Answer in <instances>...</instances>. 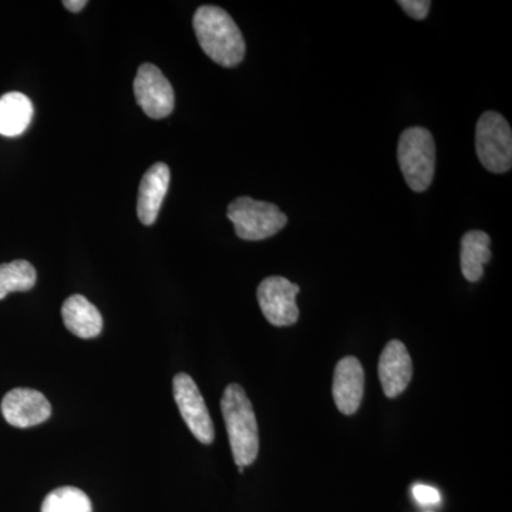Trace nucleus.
I'll list each match as a JSON object with an SVG mask.
<instances>
[{
    "label": "nucleus",
    "mask_w": 512,
    "mask_h": 512,
    "mask_svg": "<svg viewBox=\"0 0 512 512\" xmlns=\"http://www.w3.org/2000/svg\"><path fill=\"white\" fill-rule=\"evenodd\" d=\"M194 32L205 55L222 67H237L244 60V36L234 19L218 6L205 5L195 12Z\"/></svg>",
    "instance_id": "f257e3e1"
},
{
    "label": "nucleus",
    "mask_w": 512,
    "mask_h": 512,
    "mask_svg": "<svg viewBox=\"0 0 512 512\" xmlns=\"http://www.w3.org/2000/svg\"><path fill=\"white\" fill-rule=\"evenodd\" d=\"M134 94H136L138 106L150 119H165L173 113L175 106L173 86L154 64L146 63L140 66L134 80Z\"/></svg>",
    "instance_id": "6e6552de"
},
{
    "label": "nucleus",
    "mask_w": 512,
    "mask_h": 512,
    "mask_svg": "<svg viewBox=\"0 0 512 512\" xmlns=\"http://www.w3.org/2000/svg\"><path fill=\"white\" fill-rule=\"evenodd\" d=\"M491 238L484 231H468L461 239V271L468 282H478L484 275V266L490 262Z\"/></svg>",
    "instance_id": "4468645a"
},
{
    "label": "nucleus",
    "mask_w": 512,
    "mask_h": 512,
    "mask_svg": "<svg viewBox=\"0 0 512 512\" xmlns=\"http://www.w3.org/2000/svg\"><path fill=\"white\" fill-rule=\"evenodd\" d=\"M332 390L340 413L352 416L359 410L365 393V372L356 357H343L336 365Z\"/></svg>",
    "instance_id": "9d476101"
},
{
    "label": "nucleus",
    "mask_w": 512,
    "mask_h": 512,
    "mask_svg": "<svg viewBox=\"0 0 512 512\" xmlns=\"http://www.w3.org/2000/svg\"><path fill=\"white\" fill-rule=\"evenodd\" d=\"M62 318L67 330L82 339H93L103 330V318L83 295H73L63 303Z\"/></svg>",
    "instance_id": "ddd939ff"
},
{
    "label": "nucleus",
    "mask_w": 512,
    "mask_h": 512,
    "mask_svg": "<svg viewBox=\"0 0 512 512\" xmlns=\"http://www.w3.org/2000/svg\"><path fill=\"white\" fill-rule=\"evenodd\" d=\"M174 399L181 416L195 439L212 444L215 439L214 423L197 383L187 373H178L173 380Z\"/></svg>",
    "instance_id": "423d86ee"
},
{
    "label": "nucleus",
    "mask_w": 512,
    "mask_h": 512,
    "mask_svg": "<svg viewBox=\"0 0 512 512\" xmlns=\"http://www.w3.org/2000/svg\"><path fill=\"white\" fill-rule=\"evenodd\" d=\"M63 6L70 12L77 13L86 8V0H63Z\"/></svg>",
    "instance_id": "aec40b11"
},
{
    "label": "nucleus",
    "mask_w": 512,
    "mask_h": 512,
    "mask_svg": "<svg viewBox=\"0 0 512 512\" xmlns=\"http://www.w3.org/2000/svg\"><path fill=\"white\" fill-rule=\"evenodd\" d=\"M413 362L404 343L392 340L387 343L379 360V379L383 392L389 399L402 394L412 382Z\"/></svg>",
    "instance_id": "9b49d317"
},
{
    "label": "nucleus",
    "mask_w": 512,
    "mask_h": 512,
    "mask_svg": "<svg viewBox=\"0 0 512 512\" xmlns=\"http://www.w3.org/2000/svg\"><path fill=\"white\" fill-rule=\"evenodd\" d=\"M476 148L485 170L504 174L512 165V131L508 121L495 111H485L476 127Z\"/></svg>",
    "instance_id": "39448f33"
},
{
    "label": "nucleus",
    "mask_w": 512,
    "mask_h": 512,
    "mask_svg": "<svg viewBox=\"0 0 512 512\" xmlns=\"http://www.w3.org/2000/svg\"><path fill=\"white\" fill-rule=\"evenodd\" d=\"M170 168L157 163L148 168L138 188L137 215L141 224L153 225L160 214L161 205L170 185Z\"/></svg>",
    "instance_id": "f8f14e48"
},
{
    "label": "nucleus",
    "mask_w": 512,
    "mask_h": 512,
    "mask_svg": "<svg viewBox=\"0 0 512 512\" xmlns=\"http://www.w3.org/2000/svg\"><path fill=\"white\" fill-rule=\"evenodd\" d=\"M35 266L28 261H13L0 265V301L10 292L30 291L36 285Z\"/></svg>",
    "instance_id": "dca6fc26"
},
{
    "label": "nucleus",
    "mask_w": 512,
    "mask_h": 512,
    "mask_svg": "<svg viewBox=\"0 0 512 512\" xmlns=\"http://www.w3.org/2000/svg\"><path fill=\"white\" fill-rule=\"evenodd\" d=\"M33 104L25 94L12 92L0 97V136L18 137L32 123Z\"/></svg>",
    "instance_id": "2eb2a0df"
},
{
    "label": "nucleus",
    "mask_w": 512,
    "mask_h": 512,
    "mask_svg": "<svg viewBox=\"0 0 512 512\" xmlns=\"http://www.w3.org/2000/svg\"><path fill=\"white\" fill-rule=\"evenodd\" d=\"M400 170L414 192H424L433 183L436 173V143L427 128H407L397 147Z\"/></svg>",
    "instance_id": "7ed1b4c3"
},
{
    "label": "nucleus",
    "mask_w": 512,
    "mask_h": 512,
    "mask_svg": "<svg viewBox=\"0 0 512 512\" xmlns=\"http://www.w3.org/2000/svg\"><path fill=\"white\" fill-rule=\"evenodd\" d=\"M413 495L417 503L421 505H436L440 503L441 495L439 490H436L430 485L416 484L413 487Z\"/></svg>",
    "instance_id": "6ab92c4d"
},
{
    "label": "nucleus",
    "mask_w": 512,
    "mask_h": 512,
    "mask_svg": "<svg viewBox=\"0 0 512 512\" xmlns=\"http://www.w3.org/2000/svg\"><path fill=\"white\" fill-rule=\"evenodd\" d=\"M2 414L10 426L29 429L52 416V406L42 393L32 389L10 390L2 400Z\"/></svg>",
    "instance_id": "1a4fd4ad"
},
{
    "label": "nucleus",
    "mask_w": 512,
    "mask_h": 512,
    "mask_svg": "<svg viewBox=\"0 0 512 512\" xmlns=\"http://www.w3.org/2000/svg\"><path fill=\"white\" fill-rule=\"evenodd\" d=\"M299 291L301 289L298 285L282 276H269L264 279L258 286L256 296L265 319L279 328L292 326L293 323L298 322L299 309L296 305V295Z\"/></svg>",
    "instance_id": "0eeeda50"
},
{
    "label": "nucleus",
    "mask_w": 512,
    "mask_h": 512,
    "mask_svg": "<svg viewBox=\"0 0 512 512\" xmlns=\"http://www.w3.org/2000/svg\"><path fill=\"white\" fill-rule=\"evenodd\" d=\"M397 5L402 6L410 18L423 20L429 15L431 2L429 0H400Z\"/></svg>",
    "instance_id": "a211bd4d"
},
{
    "label": "nucleus",
    "mask_w": 512,
    "mask_h": 512,
    "mask_svg": "<svg viewBox=\"0 0 512 512\" xmlns=\"http://www.w3.org/2000/svg\"><path fill=\"white\" fill-rule=\"evenodd\" d=\"M229 446L238 467L251 466L259 453L258 423L247 393L237 383L227 386L221 400Z\"/></svg>",
    "instance_id": "f03ea898"
},
{
    "label": "nucleus",
    "mask_w": 512,
    "mask_h": 512,
    "mask_svg": "<svg viewBox=\"0 0 512 512\" xmlns=\"http://www.w3.org/2000/svg\"><path fill=\"white\" fill-rule=\"evenodd\" d=\"M92 501L76 487H60L43 501L42 512H92Z\"/></svg>",
    "instance_id": "f3484780"
},
{
    "label": "nucleus",
    "mask_w": 512,
    "mask_h": 512,
    "mask_svg": "<svg viewBox=\"0 0 512 512\" xmlns=\"http://www.w3.org/2000/svg\"><path fill=\"white\" fill-rule=\"evenodd\" d=\"M227 217L244 241H262L274 237L288 224V217L275 204L239 197L229 204Z\"/></svg>",
    "instance_id": "20e7f679"
}]
</instances>
